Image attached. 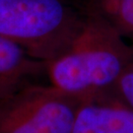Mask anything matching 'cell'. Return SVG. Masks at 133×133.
<instances>
[{
	"instance_id": "cell-1",
	"label": "cell",
	"mask_w": 133,
	"mask_h": 133,
	"mask_svg": "<svg viewBox=\"0 0 133 133\" xmlns=\"http://www.w3.org/2000/svg\"><path fill=\"white\" fill-rule=\"evenodd\" d=\"M120 33L100 15L88 11L68 48L46 63L49 85L84 102L115 86L127 68Z\"/></svg>"
},
{
	"instance_id": "cell-2",
	"label": "cell",
	"mask_w": 133,
	"mask_h": 133,
	"mask_svg": "<svg viewBox=\"0 0 133 133\" xmlns=\"http://www.w3.org/2000/svg\"><path fill=\"white\" fill-rule=\"evenodd\" d=\"M85 18L66 0H0V37L48 63L68 48Z\"/></svg>"
},
{
	"instance_id": "cell-3",
	"label": "cell",
	"mask_w": 133,
	"mask_h": 133,
	"mask_svg": "<svg viewBox=\"0 0 133 133\" xmlns=\"http://www.w3.org/2000/svg\"><path fill=\"white\" fill-rule=\"evenodd\" d=\"M82 103L49 84H27L0 97V133H72Z\"/></svg>"
},
{
	"instance_id": "cell-4",
	"label": "cell",
	"mask_w": 133,
	"mask_h": 133,
	"mask_svg": "<svg viewBox=\"0 0 133 133\" xmlns=\"http://www.w3.org/2000/svg\"><path fill=\"white\" fill-rule=\"evenodd\" d=\"M72 133H133V111L96 100L84 102Z\"/></svg>"
},
{
	"instance_id": "cell-5",
	"label": "cell",
	"mask_w": 133,
	"mask_h": 133,
	"mask_svg": "<svg viewBox=\"0 0 133 133\" xmlns=\"http://www.w3.org/2000/svg\"><path fill=\"white\" fill-rule=\"evenodd\" d=\"M46 63L0 37V97L10 95L27 85L34 76L45 72Z\"/></svg>"
},
{
	"instance_id": "cell-6",
	"label": "cell",
	"mask_w": 133,
	"mask_h": 133,
	"mask_svg": "<svg viewBox=\"0 0 133 133\" xmlns=\"http://www.w3.org/2000/svg\"><path fill=\"white\" fill-rule=\"evenodd\" d=\"M89 11L120 32L133 33V0H89Z\"/></svg>"
},
{
	"instance_id": "cell-7",
	"label": "cell",
	"mask_w": 133,
	"mask_h": 133,
	"mask_svg": "<svg viewBox=\"0 0 133 133\" xmlns=\"http://www.w3.org/2000/svg\"><path fill=\"white\" fill-rule=\"evenodd\" d=\"M115 87L127 105L133 109V70L127 67L122 75L119 77Z\"/></svg>"
}]
</instances>
